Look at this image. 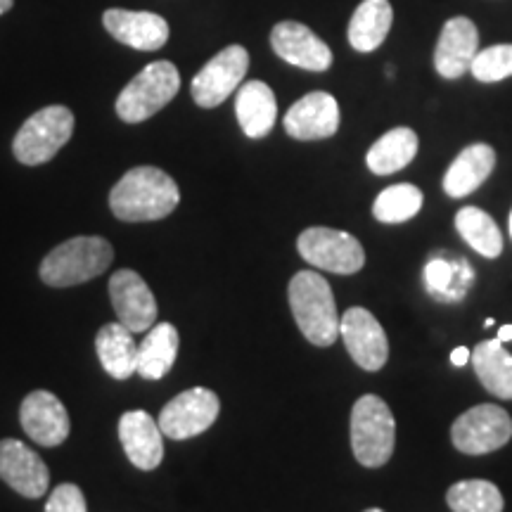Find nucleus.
Masks as SVG:
<instances>
[{"label": "nucleus", "instance_id": "1", "mask_svg": "<svg viewBox=\"0 0 512 512\" xmlns=\"http://www.w3.org/2000/svg\"><path fill=\"white\" fill-rule=\"evenodd\" d=\"M181 190L174 178L157 166H136L126 171L110 192L112 214L121 221H159L174 214Z\"/></svg>", "mask_w": 512, "mask_h": 512}, {"label": "nucleus", "instance_id": "2", "mask_svg": "<svg viewBox=\"0 0 512 512\" xmlns=\"http://www.w3.org/2000/svg\"><path fill=\"white\" fill-rule=\"evenodd\" d=\"M292 316L313 347H332L339 335V313L330 283L316 271H299L287 287Z\"/></svg>", "mask_w": 512, "mask_h": 512}, {"label": "nucleus", "instance_id": "3", "mask_svg": "<svg viewBox=\"0 0 512 512\" xmlns=\"http://www.w3.org/2000/svg\"><path fill=\"white\" fill-rule=\"evenodd\" d=\"M114 249L98 235L72 238L41 261V280L50 287H74L98 278L112 266Z\"/></svg>", "mask_w": 512, "mask_h": 512}, {"label": "nucleus", "instance_id": "4", "mask_svg": "<svg viewBox=\"0 0 512 512\" xmlns=\"http://www.w3.org/2000/svg\"><path fill=\"white\" fill-rule=\"evenodd\" d=\"M396 444V422L380 396L366 394L351 411V448L363 467H382L389 463Z\"/></svg>", "mask_w": 512, "mask_h": 512}, {"label": "nucleus", "instance_id": "5", "mask_svg": "<svg viewBox=\"0 0 512 512\" xmlns=\"http://www.w3.org/2000/svg\"><path fill=\"white\" fill-rule=\"evenodd\" d=\"M181 91V74L176 64L159 60L147 64L136 79L128 81V86L117 98V114L126 124H140V121L155 117L164 110Z\"/></svg>", "mask_w": 512, "mask_h": 512}, {"label": "nucleus", "instance_id": "6", "mask_svg": "<svg viewBox=\"0 0 512 512\" xmlns=\"http://www.w3.org/2000/svg\"><path fill=\"white\" fill-rule=\"evenodd\" d=\"M74 133V114L64 105H50L38 110L19 128L12 150L27 166L46 164L53 159Z\"/></svg>", "mask_w": 512, "mask_h": 512}, {"label": "nucleus", "instance_id": "7", "mask_svg": "<svg viewBox=\"0 0 512 512\" xmlns=\"http://www.w3.org/2000/svg\"><path fill=\"white\" fill-rule=\"evenodd\" d=\"M297 249L306 264L320 268V271L351 275L366 266V252H363L361 242L344 230L323 226L306 228L299 235Z\"/></svg>", "mask_w": 512, "mask_h": 512}, {"label": "nucleus", "instance_id": "8", "mask_svg": "<svg viewBox=\"0 0 512 512\" xmlns=\"http://www.w3.org/2000/svg\"><path fill=\"white\" fill-rule=\"evenodd\" d=\"M453 446L465 456H484L503 448L512 439V418L494 403L470 408L451 427Z\"/></svg>", "mask_w": 512, "mask_h": 512}, {"label": "nucleus", "instance_id": "9", "mask_svg": "<svg viewBox=\"0 0 512 512\" xmlns=\"http://www.w3.org/2000/svg\"><path fill=\"white\" fill-rule=\"evenodd\" d=\"M221 413V401L207 387H192L171 399L159 413V430L164 437L183 441L207 432Z\"/></svg>", "mask_w": 512, "mask_h": 512}, {"label": "nucleus", "instance_id": "10", "mask_svg": "<svg viewBox=\"0 0 512 512\" xmlns=\"http://www.w3.org/2000/svg\"><path fill=\"white\" fill-rule=\"evenodd\" d=\"M249 69V53L242 46H228L219 55L211 57L192 79V100L204 110L219 107L245 81Z\"/></svg>", "mask_w": 512, "mask_h": 512}, {"label": "nucleus", "instance_id": "11", "mask_svg": "<svg viewBox=\"0 0 512 512\" xmlns=\"http://www.w3.org/2000/svg\"><path fill=\"white\" fill-rule=\"evenodd\" d=\"M339 332H342L344 344H347L349 356L354 358L356 366L368 373L382 370L389 358V342L384 328L373 313L363 306H354L339 320Z\"/></svg>", "mask_w": 512, "mask_h": 512}, {"label": "nucleus", "instance_id": "12", "mask_svg": "<svg viewBox=\"0 0 512 512\" xmlns=\"http://www.w3.org/2000/svg\"><path fill=\"white\" fill-rule=\"evenodd\" d=\"M271 48L280 60L306 69V72H328L332 67V50L302 22L275 24L271 31Z\"/></svg>", "mask_w": 512, "mask_h": 512}, {"label": "nucleus", "instance_id": "13", "mask_svg": "<svg viewBox=\"0 0 512 512\" xmlns=\"http://www.w3.org/2000/svg\"><path fill=\"white\" fill-rule=\"evenodd\" d=\"M0 479L24 498L46 496L50 486V472L43 458L24 441H0Z\"/></svg>", "mask_w": 512, "mask_h": 512}, {"label": "nucleus", "instance_id": "14", "mask_svg": "<svg viewBox=\"0 0 512 512\" xmlns=\"http://www.w3.org/2000/svg\"><path fill=\"white\" fill-rule=\"evenodd\" d=\"M110 299L121 325L131 332H147L157 323L155 294L136 271L124 268L110 280Z\"/></svg>", "mask_w": 512, "mask_h": 512}, {"label": "nucleus", "instance_id": "15", "mask_svg": "<svg viewBox=\"0 0 512 512\" xmlns=\"http://www.w3.org/2000/svg\"><path fill=\"white\" fill-rule=\"evenodd\" d=\"M19 420H22V427L29 439L48 448L64 444L69 437V430H72V422H69V413L64 403L53 392H46V389L31 392L22 401Z\"/></svg>", "mask_w": 512, "mask_h": 512}, {"label": "nucleus", "instance_id": "16", "mask_svg": "<svg viewBox=\"0 0 512 512\" xmlns=\"http://www.w3.org/2000/svg\"><path fill=\"white\" fill-rule=\"evenodd\" d=\"M479 53V31L467 17H451L441 29L434 48V69L439 76L453 81L470 72Z\"/></svg>", "mask_w": 512, "mask_h": 512}, {"label": "nucleus", "instance_id": "17", "mask_svg": "<svg viewBox=\"0 0 512 512\" xmlns=\"http://www.w3.org/2000/svg\"><path fill=\"white\" fill-rule=\"evenodd\" d=\"M285 131L294 140L332 138L339 128V105L330 93L313 91L285 114Z\"/></svg>", "mask_w": 512, "mask_h": 512}, {"label": "nucleus", "instance_id": "18", "mask_svg": "<svg viewBox=\"0 0 512 512\" xmlns=\"http://www.w3.org/2000/svg\"><path fill=\"white\" fill-rule=\"evenodd\" d=\"M102 24L124 46H131L145 53H155L169 41V22L155 12L136 10H107L102 15Z\"/></svg>", "mask_w": 512, "mask_h": 512}, {"label": "nucleus", "instance_id": "19", "mask_svg": "<svg viewBox=\"0 0 512 512\" xmlns=\"http://www.w3.org/2000/svg\"><path fill=\"white\" fill-rule=\"evenodd\" d=\"M159 422L145 411H128L119 420V439L124 453L138 470H157L164 458V441Z\"/></svg>", "mask_w": 512, "mask_h": 512}, {"label": "nucleus", "instance_id": "20", "mask_svg": "<svg viewBox=\"0 0 512 512\" xmlns=\"http://www.w3.org/2000/svg\"><path fill=\"white\" fill-rule=\"evenodd\" d=\"M235 114L247 138H266L278 119V100L273 88L264 81H247L235 98Z\"/></svg>", "mask_w": 512, "mask_h": 512}, {"label": "nucleus", "instance_id": "21", "mask_svg": "<svg viewBox=\"0 0 512 512\" xmlns=\"http://www.w3.org/2000/svg\"><path fill=\"white\" fill-rule=\"evenodd\" d=\"M496 166L494 147L486 143L467 145L460 155L453 159L444 176V192L448 197H467L472 195L486 178L491 176Z\"/></svg>", "mask_w": 512, "mask_h": 512}, {"label": "nucleus", "instance_id": "22", "mask_svg": "<svg viewBox=\"0 0 512 512\" xmlns=\"http://www.w3.org/2000/svg\"><path fill=\"white\" fill-rule=\"evenodd\" d=\"M95 351H98L105 373L112 375L114 380H128L138 370V344L126 325H102L95 337Z\"/></svg>", "mask_w": 512, "mask_h": 512}, {"label": "nucleus", "instance_id": "23", "mask_svg": "<svg viewBox=\"0 0 512 512\" xmlns=\"http://www.w3.org/2000/svg\"><path fill=\"white\" fill-rule=\"evenodd\" d=\"M394 24L389 0H361L349 22V43L358 53H373L384 43Z\"/></svg>", "mask_w": 512, "mask_h": 512}, {"label": "nucleus", "instance_id": "24", "mask_svg": "<svg viewBox=\"0 0 512 512\" xmlns=\"http://www.w3.org/2000/svg\"><path fill=\"white\" fill-rule=\"evenodd\" d=\"M178 330L171 323H155L138 344V370L143 380H162L174 368L178 356Z\"/></svg>", "mask_w": 512, "mask_h": 512}, {"label": "nucleus", "instance_id": "25", "mask_svg": "<svg viewBox=\"0 0 512 512\" xmlns=\"http://www.w3.org/2000/svg\"><path fill=\"white\" fill-rule=\"evenodd\" d=\"M418 133L408 126H399L387 131L380 140H375V145L370 147L366 155L368 169L375 176H389L396 171L406 169L418 155Z\"/></svg>", "mask_w": 512, "mask_h": 512}, {"label": "nucleus", "instance_id": "26", "mask_svg": "<svg viewBox=\"0 0 512 512\" xmlns=\"http://www.w3.org/2000/svg\"><path fill=\"white\" fill-rule=\"evenodd\" d=\"M479 382L496 399L512 401V354L503 349L501 339L479 342L470 356Z\"/></svg>", "mask_w": 512, "mask_h": 512}, {"label": "nucleus", "instance_id": "27", "mask_svg": "<svg viewBox=\"0 0 512 512\" xmlns=\"http://www.w3.org/2000/svg\"><path fill=\"white\" fill-rule=\"evenodd\" d=\"M456 230L467 245L486 259H498L503 252V235L496 221L484 209L463 207L456 214Z\"/></svg>", "mask_w": 512, "mask_h": 512}, {"label": "nucleus", "instance_id": "28", "mask_svg": "<svg viewBox=\"0 0 512 512\" xmlns=\"http://www.w3.org/2000/svg\"><path fill=\"white\" fill-rule=\"evenodd\" d=\"M446 503L453 512H503L501 491L486 479H463L453 484Z\"/></svg>", "mask_w": 512, "mask_h": 512}, {"label": "nucleus", "instance_id": "29", "mask_svg": "<svg viewBox=\"0 0 512 512\" xmlns=\"http://www.w3.org/2000/svg\"><path fill=\"white\" fill-rule=\"evenodd\" d=\"M422 209V190L411 183H399L384 188L375 197L373 216L380 223H403L411 221Z\"/></svg>", "mask_w": 512, "mask_h": 512}, {"label": "nucleus", "instance_id": "30", "mask_svg": "<svg viewBox=\"0 0 512 512\" xmlns=\"http://www.w3.org/2000/svg\"><path fill=\"white\" fill-rule=\"evenodd\" d=\"M470 74L482 83H496L512 76V43L479 50Z\"/></svg>", "mask_w": 512, "mask_h": 512}, {"label": "nucleus", "instance_id": "31", "mask_svg": "<svg viewBox=\"0 0 512 512\" xmlns=\"http://www.w3.org/2000/svg\"><path fill=\"white\" fill-rule=\"evenodd\" d=\"M460 261L458 264H453V261H446L444 256H432L430 264L425 268V283H427V290H430L434 297H448V292H451L453 283H458L460 287L470 285L472 280V273H470V266H463V273L458 271Z\"/></svg>", "mask_w": 512, "mask_h": 512}, {"label": "nucleus", "instance_id": "32", "mask_svg": "<svg viewBox=\"0 0 512 512\" xmlns=\"http://www.w3.org/2000/svg\"><path fill=\"white\" fill-rule=\"evenodd\" d=\"M46 512H86V498L76 484H60L50 494Z\"/></svg>", "mask_w": 512, "mask_h": 512}, {"label": "nucleus", "instance_id": "33", "mask_svg": "<svg viewBox=\"0 0 512 512\" xmlns=\"http://www.w3.org/2000/svg\"><path fill=\"white\" fill-rule=\"evenodd\" d=\"M470 356H472V351L467 347H456L451 351V363L456 368H463V366H467V363H470Z\"/></svg>", "mask_w": 512, "mask_h": 512}, {"label": "nucleus", "instance_id": "34", "mask_svg": "<svg viewBox=\"0 0 512 512\" xmlns=\"http://www.w3.org/2000/svg\"><path fill=\"white\" fill-rule=\"evenodd\" d=\"M498 339H501V342H510V339H512V325H503V328L498 330Z\"/></svg>", "mask_w": 512, "mask_h": 512}, {"label": "nucleus", "instance_id": "35", "mask_svg": "<svg viewBox=\"0 0 512 512\" xmlns=\"http://www.w3.org/2000/svg\"><path fill=\"white\" fill-rule=\"evenodd\" d=\"M12 5H15V0H0V15H5V12L12 10Z\"/></svg>", "mask_w": 512, "mask_h": 512}, {"label": "nucleus", "instance_id": "36", "mask_svg": "<svg viewBox=\"0 0 512 512\" xmlns=\"http://www.w3.org/2000/svg\"><path fill=\"white\" fill-rule=\"evenodd\" d=\"M366 512H384V510H380V508H370V510H366Z\"/></svg>", "mask_w": 512, "mask_h": 512}, {"label": "nucleus", "instance_id": "37", "mask_svg": "<svg viewBox=\"0 0 512 512\" xmlns=\"http://www.w3.org/2000/svg\"><path fill=\"white\" fill-rule=\"evenodd\" d=\"M510 238H512V211H510Z\"/></svg>", "mask_w": 512, "mask_h": 512}]
</instances>
